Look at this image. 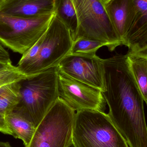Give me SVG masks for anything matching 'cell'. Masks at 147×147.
<instances>
[{"label": "cell", "instance_id": "obj_1", "mask_svg": "<svg viewBox=\"0 0 147 147\" xmlns=\"http://www.w3.org/2000/svg\"><path fill=\"white\" fill-rule=\"evenodd\" d=\"M108 115L129 147H147V126L141 92L131 73L126 55L103 59Z\"/></svg>", "mask_w": 147, "mask_h": 147}, {"label": "cell", "instance_id": "obj_2", "mask_svg": "<svg viewBox=\"0 0 147 147\" xmlns=\"http://www.w3.org/2000/svg\"><path fill=\"white\" fill-rule=\"evenodd\" d=\"M73 42L69 30L54 13L45 32L22 55L17 67L28 76L56 67L70 54Z\"/></svg>", "mask_w": 147, "mask_h": 147}, {"label": "cell", "instance_id": "obj_3", "mask_svg": "<svg viewBox=\"0 0 147 147\" xmlns=\"http://www.w3.org/2000/svg\"><path fill=\"white\" fill-rule=\"evenodd\" d=\"M20 84V98L16 108L37 127L59 98L57 67L28 76Z\"/></svg>", "mask_w": 147, "mask_h": 147}, {"label": "cell", "instance_id": "obj_4", "mask_svg": "<svg viewBox=\"0 0 147 147\" xmlns=\"http://www.w3.org/2000/svg\"><path fill=\"white\" fill-rule=\"evenodd\" d=\"M72 141L76 147H129L108 114L98 111H77Z\"/></svg>", "mask_w": 147, "mask_h": 147}, {"label": "cell", "instance_id": "obj_5", "mask_svg": "<svg viewBox=\"0 0 147 147\" xmlns=\"http://www.w3.org/2000/svg\"><path fill=\"white\" fill-rule=\"evenodd\" d=\"M78 19L74 40L86 38L106 44L113 51L123 45L111 22L105 7V0H71Z\"/></svg>", "mask_w": 147, "mask_h": 147}, {"label": "cell", "instance_id": "obj_6", "mask_svg": "<svg viewBox=\"0 0 147 147\" xmlns=\"http://www.w3.org/2000/svg\"><path fill=\"white\" fill-rule=\"evenodd\" d=\"M76 112L59 98L25 147H67L72 142Z\"/></svg>", "mask_w": 147, "mask_h": 147}, {"label": "cell", "instance_id": "obj_7", "mask_svg": "<svg viewBox=\"0 0 147 147\" xmlns=\"http://www.w3.org/2000/svg\"><path fill=\"white\" fill-rule=\"evenodd\" d=\"M53 15L23 18L0 13V43L12 51L23 55L45 32Z\"/></svg>", "mask_w": 147, "mask_h": 147}, {"label": "cell", "instance_id": "obj_8", "mask_svg": "<svg viewBox=\"0 0 147 147\" xmlns=\"http://www.w3.org/2000/svg\"><path fill=\"white\" fill-rule=\"evenodd\" d=\"M58 86L59 97L75 111H105L106 102L99 89L59 71Z\"/></svg>", "mask_w": 147, "mask_h": 147}, {"label": "cell", "instance_id": "obj_9", "mask_svg": "<svg viewBox=\"0 0 147 147\" xmlns=\"http://www.w3.org/2000/svg\"><path fill=\"white\" fill-rule=\"evenodd\" d=\"M59 72L99 89L105 90L103 59L96 54L66 56L57 66Z\"/></svg>", "mask_w": 147, "mask_h": 147}, {"label": "cell", "instance_id": "obj_10", "mask_svg": "<svg viewBox=\"0 0 147 147\" xmlns=\"http://www.w3.org/2000/svg\"><path fill=\"white\" fill-rule=\"evenodd\" d=\"M105 7L117 34L125 45L134 22L136 9L133 0H105Z\"/></svg>", "mask_w": 147, "mask_h": 147}, {"label": "cell", "instance_id": "obj_11", "mask_svg": "<svg viewBox=\"0 0 147 147\" xmlns=\"http://www.w3.org/2000/svg\"><path fill=\"white\" fill-rule=\"evenodd\" d=\"M55 0H6L0 13L20 18L39 17L54 13Z\"/></svg>", "mask_w": 147, "mask_h": 147}, {"label": "cell", "instance_id": "obj_12", "mask_svg": "<svg viewBox=\"0 0 147 147\" xmlns=\"http://www.w3.org/2000/svg\"><path fill=\"white\" fill-rule=\"evenodd\" d=\"M5 118L12 136L22 140L25 146H27L33 136L36 126L22 111L16 108L5 115Z\"/></svg>", "mask_w": 147, "mask_h": 147}, {"label": "cell", "instance_id": "obj_13", "mask_svg": "<svg viewBox=\"0 0 147 147\" xmlns=\"http://www.w3.org/2000/svg\"><path fill=\"white\" fill-rule=\"evenodd\" d=\"M126 56L130 71L147 105V57L129 52Z\"/></svg>", "mask_w": 147, "mask_h": 147}, {"label": "cell", "instance_id": "obj_14", "mask_svg": "<svg viewBox=\"0 0 147 147\" xmlns=\"http://www.w3.org/2000/svg\"><path fill=\"white\" fill-rule=\"evenodd\" d=\"M54 13L69 30L73 40L78 28V19L71 0H55Z\"/></svg>", "mask_w": 147, "mask_h": 147}, {"label": "cell", "instance_id": "obj_15", "mask_svg": "<svg viewBox=\"0 0 147 147\" xmlns=\"http://www.w3.org/2000/svg\"><path fill=\"white\" fill-rule=\"evenodd\" d=\"M20 89V81L3 86L0 89V113L4 116L19 104Z\"/></svg>", "mask_w": 147, "mask_h": 147}, {"label": "cell", "instance_id": "obj_16", "mask_svg": "<svg viewBox=\"0 0 147 147\" xmlns=\"http://www.w3.org/2000/svg\"><path fill=\"white\" fill-rule=\"evenodd\" d=\"M133 1L135 6V16L126 37V46L131 40L147 29V0Z\"/></svg>", "mask_w": 147, "mask_h": 147}, {"label": "cell", "instance_id": "obj_17", "mask_svg": "<svg viewBox=\"0 0 147 147\" xmlns=\"http://www.w3.org/2000/svg\"><path fill=\"white\" fill-rule=\"evenodd\" d=\"M104 46L106 47V44L103 42L86 38H80L74 41L70 54L74 55H95L99 48Z\"/></svg>", "mask_w": 147, "mask_h": 147}, {"label": "cell", "instance_id": "obj_18", "mask_svg": "<svg viewBox=\"0 0 147 147\" xmlns=\"http://www.w3.org/2000/svg\"><path fill=\"white\" fill-rule=\"evenodd\" d=\"M28 77L20 71L17 66L12 64L0 70V86L20 82Z\"/></svg>", "mask_w": 147, "mask_h": 147}, {"label": "cell", "instance_id": "obj_19", "mask_svg": "<svg viewBox=\"0 0 147 147\" xmlns=\"http://www.w3.org/2000/svg\"><path fill=\"white\" fill-rule=\"evenodd\" d=\"M127 46L128 52L147 57V29L130 40Z\"/></svg>", "mask_w": 147, "mask_h": 147}, {"label": "cell", "instance_id": "obj_20", "mask_svg": "<svg viewBox=\"0 0 147 147\" xmlns=\"http://www.w3.org/2000/svg\"><path fill=\"white\" fill-rule=\"evenodd\" d=\"M0 62L6 64H12L9 53L0 43Z\"/></svg>", "mask_w": 147, "mask_h": 147}, {"label": "cell", "instance_id": "obj_21", "mask_svg": "<svg viewBox=\"0 0 147 147\" xmlns=\"http://www.w3.org/2000/svg\"><path fill=\"white\" fill-rule=\"evenodd\" d=\"M0 132L4 134L12 135L6 123L5 116L0 113Z\"/></svg>", "mask_w": 147, "mask_h": 147}, {"label": "cell", "instance_id": "obj_22", "mask_svg": "<svg viewBox=\"0 0 147 147\" xmlns=\"http://www.w3.org/2000/svg\"><path fill=\"white\" fill-rule=\"evenodd\" d=\"M12 64L4 63H2V62H0V70L8 67Z\"/></svg>", "mask_w": 147, "mask_h": 147}, {"label": "cell", "instance_id": "obj_23", "mask_svg": "<svg viewBox=\"0 0 147 147\" xmlns=\"http://www.w3.org/2000/svg\"><path fill=\"white\" fill-rule=\"evenodd\" d=\"M0 147H12L9 142H0Z\"/></svg>", "mask_w": 147, "mask_h": 147}, {"label": "cell", "instance_id": "obj_24", "mask_svg": "<svg viewBox=\"0 0 147 147\" xmlns=\"http://www.w3.org/2000/svg\"><path fill=\"white\" fill-rule=\"evenodd\" d=\"M67 147H76V146L74 145V143H73V141H72V142H71Z\"/></svg>", "mask_w": 147, "mask_h": 147}, {"label": "cell", "instance_id": "obj_25", "mask_svg": "<svg viewBox=\"0 0 147 147\" xmlns=\"http://www.w3.org/2000/svg\"><path fill=\"white\" fill-rule=\"evenodd\" d=\"M6 0H0V7L1 6L2 4Z\"/></svg>", "mask_w": 147, "mask_h": 147}]
</instances>
